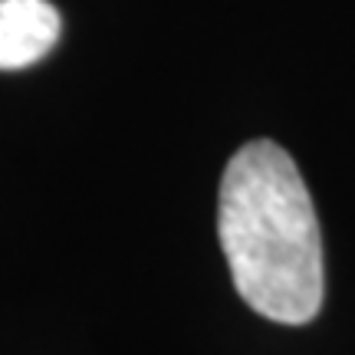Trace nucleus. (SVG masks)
<instances>
[{
	"instance_id": "1",
	"label": "nucleus",
	"mask_w": 355,
	"mask_h": 355,
	"mask_svg": "<svg viewBox=\"0 0 355 355\" xmlns=\"http://www.w3.org/2000/svg\"><path fill=\"white\" fill-rule=\"evenodd\" d=\"M217 237L234 286L254 313L303 326L322 306V237L300 168L277 141H247L227 162Z\"/></svg>"
},
{
	"instance_id": "2",
	"label": "nucleus",
	"mask_w": 355,
	"mask_h": 355,
	"mask_svg": "<svg viewBox=\"0 0 355 355\" xmlns=\"http://www.w3.org/2000/svg\"><path fill=\"white\" fill-rule=\"evenodd\" d=\"M60 40V10L50 0H0V69L43 60Z\"/></svg>"
}]
</instances>
